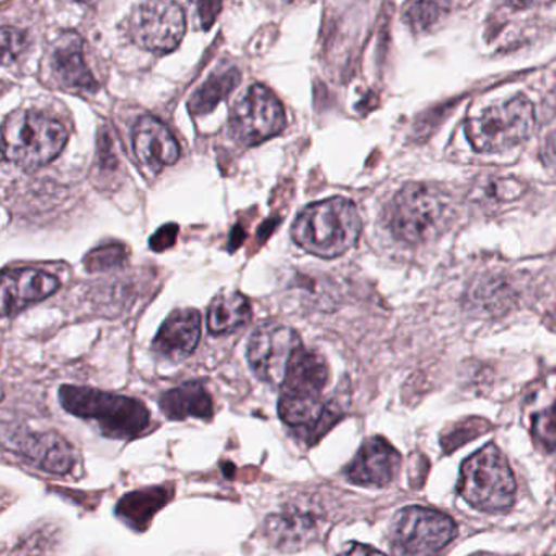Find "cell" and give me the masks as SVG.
I'll list each match as a JSON object with an SVG mask.
<instances>
[{
	"instance_id": "cell-1",
	"label": "cell",
	"mask_w": 556,
	"mask_h": 556,
	"mask_svg": "<svg viewBox=\"0 0 556 556\" xmlns=\"http://www.w3.org/2000/svg\"><path fill=\"white\" fill-rule=\"evenodd\" d=\"M330 379L327 361L304 346L294 354L279 395V418L315 444L341 418V409L324 403L321 393Z\"/></svg>"
},
{
	"instance_id": "cell-2",
	"label": "cell",
	"mask_w": 556,
	"mask_h": 556,
	"mask_svg": "<svg viewBox=\"0 0 556 556\" xmlns=\"http://www.w3.org/2000/svg\"><path fill=\"white\" fill-rule=\"evenodd\" d=\"M361 216L346 198L308 204L292 224V240L305 252L320 258H337L356 245L361 236Z\"/></svg>"
},
{
	"instance_id": "cell-3",
	"label": "cell",
	"mask_w": 556,
	"mask_h": 556,
	"mask_svg": "<svg viewBox=\"0 0 556 556\" xmlns=\"http://www.w3.org/2000/svg\"><path fill=\"white\" fill-rule=\"evenodd\" d=\"M60 402L71 415L93 419L106 438L132 439L151 425V412L141 400L89 387L63 386Z\"/></svg>"
},
{
	"instance_id": "cell-4",
	"label": "cell",
	"mask_w": 556,
	"mask_h": 556,
	"mask_svg": "<svg viewBox=\"0 0 556 556\" xmlns=\"http://www.w3.org/2000/svg\"><path fill=\"white\" fill-rule=\"evenodd\" d=\"M67 131L63 123L40 112L18 110L2 125L4 161L25 170L45 167L66 148Z\"/></svg>"
},
{
	"instance_id": "cell-5",
	"label": "cell",
	"mask_w": 556,
	"mask_h": 556,
	"mask_svg": "<svg viewBox=\"0 0 556 556\" xmlns=\"http://www.w3.org/2000/svg\"><path fill=\"white\" fill-rule=\"evenodd\" d=\"M458 494L481 513L500 514L516 500V480L496 445H484L462 464Z\"/></svg>"
},
{
	"instance_id": "cell-6",
	"label": "cell",
	"mask_w": 556,
	"mask_h": 556,
	"mask_svg": "<svg viewBox=\"0 0 556 556\" xmlns=\"http://www.w3.org/2000/svg\"><path fill=\"white\" fill-rule=\"evenodd\" d=\"M451 200L431 185L409 184L393 201L390 227L396 239L416 245L434 239L451 223Z\"/></svg>"
},
{
	"instance_id": "cell-7",
	"label": "cell",
	"mask_w": 556,
	"mask_h": 556,
	"mask_svg": "<svg viewBox=\"0 0 556 556\" xmlns=\"http://www.w3.org/2000/svg\"><path fill=\"white\" fill-rule=\"evenodd\" d=\"M533 126L535 109L530 100L519 96L468 119L465 129L475 151L501 152L526 141Z\"/></svg>"
},
{
	"instance_id": "cell-8",
	"label": "cell",
	"mask_w": 556,
	"mask_h": 556,
	"mask_svg": "<svg viewBox=\"0 0 556 556\" xmlns=\"http://www.w3.org/2000/svg\"><path fill=\"white\" fill-rule=\"evenodd\" d=\"M455 535L454 520L428 507H403L390 523L393 556H435Z\"/></svg>"
},
{
	"instance_id": "cell-9",
	"label": "cell",
	"mask_w": 556,
	"mask_h": 556,
	"mask_svg": "<svg viewBox=\"0 0 556 556\" xmlns=\"http://www.w3.org/2000/svg\"><path fill=\"white\" fill-rule=\"evenodd\" d=\"M285 106L266 87L247 89L230 109L229 129L239 144L258 146L285 131Z\"/></svg>"
},
{
	"instance_id": "cell-10",
	"label": "cell",
	"mask_w": 556,
	"mask_h": 556,
	"mask_svg": "<svg viewBox=\"0 0 556 556\" xmlns=\"http://www.w3.org/2000/svg\"><path fill=\"white\" fill-rule=\"evenodd\" d=\"M185 31L184 9L170 0L142 2L129 17L132 41L152 53H170L184 40Z\"/></svg>"
},
{
	"instance_id": "cell-11",
	"label": "cell",
	"mask_w": 556,
	"mask_h": 556,
	"mask_svg": "<svg viewBox=\"0 0 556 556\" xmlns=\"http://www.w3.org/2000/svg\"><path fill=\"white\" fill-rule=\"evenodd\" d=\"M302 348L301 337L286 325H263L252 334L247 348L250 367L260 380L281 387L292 357Z\"/></svg>"
},
{
	"instance_id": "cell-12",
	"label": "cell",
	"mask_w": 556,
	"mask_h": 556,
	"mask_svg": "<svg viewBox=\"0 0 556 556\" xmlns=\"http://www.w3.org/2000/svg\"><path fill=\"white\" fill-rule=\"evenodd\" d=\"M402 464V455L387 439L380 435L366 439L344 475L357 486L383 488L395 480Z\"/></svg>"
},
{
	"instance_id": "cell-13",
	"label": "cell",
	"mask_w": 556,
	"mask_h": 556,
	"mask_svg": "<svg viewBox=\"0 0 556 556\" xmlns=\"http://www.w3.org/2000/svg\"><path fill=\"white\" fill-rule=\"evenodd\" d=\"M12 448L40 470L67 475L74 470L79 454L67 439L56 432H21L12 435Z\"/></svg>"
},
{
	"instance_id": "cell-14",
	"label": "cell",
	"mask_w": 556,
	"mask_h": 556,
	"mask_svg": "<svg viewBox=\"0 0 556 556\" xmlns=\"http://www.w3.org/2000/svg\"><path fill=\"white\" fill-rule=\"evenodd\" d=\"M60 289V279L40 269H12L2 275V314L12 317Z\"/></svg>"
},
{
	"instance_id": "cell-15",
	"label": "cell",
	"mask_w": 556,
	"mask_h": 556,
	"mask_svg": "<svg viewBox=\"0 0 556 556\" xmlns=\"http://www.w3.org/2000/svg\"><path fill=\"white\" fill-rule=\"evenodd\" d=\"M136 157L149 170L159 174L180 159V146L170 129L152 116H142L132 129Z\"/></svg>"
},
{
	"instance_id": "cell-16",
	"label": "cell",
	"mask_w": 556,
	"mask_h": 556,
	"mask_svg": "<svg viewBox=\"0 0 556 556\" xmlns=\"http://www.w3.org/2000/svg\"><path fill=\"white\" fill-rule=\"evenodd\" d=\"M201 340V315L193 308L168 315L154 338L152 350L172 361H181L197 350Z\"/></svg>"
},
{
	"instance_id": "cell-17",
	"label": "cell",
	"mask_w": 556,
	"mask_h": 556,
	"mask_svg": "<svg viewBox=\"0 0 556 556\" xmlns=\"http://www.w3.org/2000/svg\"><path fill=\"white\" fill-rule=\"evenodd\" d=\"M266 539L281 552H299L317 539L318 523L314 514L298 507H289L282 513L271 514L265 520Z\"/></svg>"
},
{
	"instance_id": "cell-18",
	"label": "cell",
	"mask_w": 556,
	"mask_h": 556,
	"mask_svg": "<svg viewBox=\"0 0 556 556\" xmlns=\"http://www.w3.org/2000/svg\"><path fill=\"white\" fill-rule=\"evenodd\" d=\"M53 73L64 89L96 92L99 89L92 71L84 60V43L74 34L58 38L53 48Z\"/></svg>"
},
{
	"instance_id": "cell-19",
	"label": "cell",
	"mask_w": 556,
	"mask_h": 556,
	"mask_svg": "<svg viewBox=\"0 0 556 556\" xmlns=\"http://www.w3.org/2000/svg\"><path fill=\"white\" fill-rule=\"evenodd\" d=\"M159 405L162 413L174 421L187 418L210 419L214 413L213 399L200 382H187L177 389L167 390L159 400Z\"/></svg>"
},
{
	"instance_id": "cell-20",
	"label": "cell",
	"mask_w": 556,
	"mask_h": 556,
	"mask_svg": "<svg viewBox=\"0 0 556 556\" xmlns=\"http://www.w3.org/2000/svg\"><path fill=\"white\" fill-rule=\"evenodd\" d=\"M174 496L170 486L146 488V490L132 491L119 500L116 506V516L131 527V529L148 530L155 514Z\"/></svg>"
},
{
	"instance_id": "cell-21",
	"label": "cell",
	"mask_w": 556,
	"mask_h": 556,
	"mask_svg": "<svg viewBox=\"0 0 556 556\" xmlns=\"http://www.w3.org/2000/svg\"><path fill=\"white\" fill-rule=\"evenodd\" d=\"M252 317L249 299L237 291H226L211 302L207 328L213 334H229L249 324Z\"/></svg>"
},
{
	"instance_id": "cell-22",
	"label": "cell",
	"mask_w": 556,
	"mask_h": 556,
	"mask_svg": "<svg viewBox=\"0 0 556 556\" xmlns=\"http://www.w3.org/2000/svg\"><path fill=\"white\" fill-rule=\"evenodd\" d=\"M240 83V73L236 67L214 73L190 99V112L203 116L213 112L220 100L226 99Z\"/></svg>"
},
{
	"instance_id": "cell-23",
	"label": "cell",
	"mask_w": 556,
	"mask_h": 556,
	"mask_svg": "<svg viewBox=\"0 0 556 556\" xmlns=\"http://www.w3.org/2000/svg\"><path fill=\"white\" fill-rule=\"evenodd\" d=\"M490 429L491 422L486 419L477 418V416L460 419V421L454 422L442 431V448H444L445 454H452V452L458 451L462 445L473 441L475 438L486 434Z\"/></svg>"
},
{
	"instance_id": "cell-24",
	"label": "cell",
	"mask_w": 556,
	"mask_h": 556,
	"mask_svg": "<svg viewBox=\"0 0 556 556\" xmlns=\"http://www.w3.org/2000/svg\"><path fill=\"white\" fill-rule=\"evenodd\" d=\"M532 435L543 451H556V403L552 408L533 416Z\"/></svg>"
},
{
	"instance_id": "cell-25",
	"label": "cell",
	"mask_w": 556,
	"mask_h": 556,
	"mask_svg": "<svg viewBox=\"0 0 556 556\" xmlns=\"http://www.w3.org/2000/svg\"><path fill=\"white\" fill-rule=\"evenodd\" d=\"M442 5L435 2H415L405 11V21L415 30H425L431 27L441 17Z\"/></svg>"
},
{
	"instance_id": "cell-26",
	"label": "cell",
	"mask_w": 556,
	"mask_h": 556,
	"mask_svg": "<svg viewBox=\"0 0 556 556\" xmlns=\"http://www.w3.org/2000/svg\"><path fill=\"white\" fill-rule=\"evenodd\" d=\"M125 260V250L123 247H100L96 252L90 253L86 258V266L90 271H102V269L112 268Z\"/></svg>"
},
{
	"instance_id": "cell-27",
	"label": "cell",
	"mask_w": 556,
	"mask_h": 556,
	"mask_svg": "<svg viewBox=\"0 0 556 556\" xmlns=\"http://www.w3.org/2000/svg\"><path fill=\"white\" fill-rule=\"evenodd\" d=\"M25 47V37L21 31L12 30V28H2V56H4V64L9 61L15 60L17 54L22 53Z\"/></svg>"
},
{
	"instance_id": "cell-28",
	"label": "cell",
	"mask_w": 556,
	"mask_h": 556,
	"mask_svg": "<svg viewBox=\"0 0 556 556\" xmlns=\"http://www.w3.org/2000/svg\"><path fill=\"white\" fill-rule=\"evenodd\" d=\"M178 227L175 224H167V226L159 229L157 232L152 236L151 247L154 252H164V250L170 249L177 240Z\"/></svg>"
},
{
	"instance_id": "cell-29",
	"label": "cell",
	"mask_w": 556,
	"mask_h": 556,
	"mask_svg": "<svg viewBox=\"0 0 556 556\" xmlns=\"http://www.w3.org/2000/svg\"><path fill=\"white\" fill-rule=\"evenodd\" d=\"M198 9H200L201 25H203L204 30H207L216 21L223 4H219V2H200Z\"/></svg>"
},
{
	"instance_id": "cell-30",
	"label": "cell",
	"mask_w": 556,
	"mask_h": 556,
	"mask_svg": "<svg viewBox=\"0 0 556 556\" xmlns=\"http://www.w3.org/2000/svg\"><path fill=\"white\" fill-rule=\"evenodd\" d=\"M338 556H386L379 549L374 548V546L363 545V543H350L343 552Z\"/></svg>"
},
{
	"instance_id": "cell-31",
	"label": "cell",
	"mask_w": 556,
	"mask_h": 556,
	"mask_svg": "<svg viewBox=\"0 0 556 556\" xmlns=\"http://www.w3.org/2000/svg\"><path fill=\"white\" fill-rule=\"evenodd\" d=\"M543 161H545L546 167L556 174V131L549 136L546 141L545 151H543Z\"/></svg>"
}]
</instances>
